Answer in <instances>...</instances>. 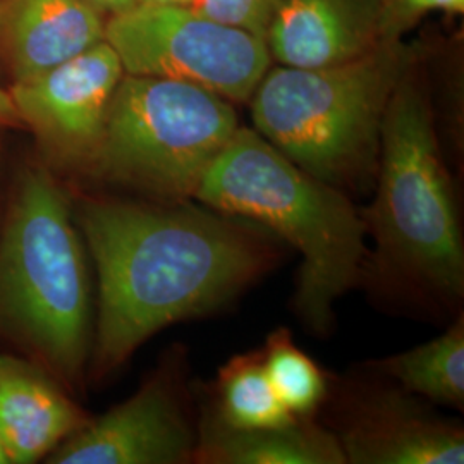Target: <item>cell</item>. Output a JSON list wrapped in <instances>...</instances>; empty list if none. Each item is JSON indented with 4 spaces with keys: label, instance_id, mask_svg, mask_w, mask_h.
I'll return each instance as SVG.
<instances>
[{
    "label": "cell",
    "instance_id": "cell-11",
    "mask_svg": "<svg viewBox=\"0 0 464 464\" xmlns=\"http://www.w3.org/2000/svg\"><path fill=\"white\" fill-rule=\"evenodd\" d=\"M279 66H335L381 47V0H284L266 28Z\"/></svg>",
    "mask_w": 464,
    "mask_h": 464
},
{
    "label": "cell",
    "instance_id": "cell-10",
    "mask_svg": "<svg viewBox=\"0 0 464 464\" xmlns=\"http://www.w3.org/2000/svg\"><path fill=\"white\" fill-rule=\"evenodd\" d=\"M198 442L188 391L178 370L147 382L50 452L53 464H188Z\"/></svg>",
    "mask_w": 464,
    "mask_h": 464
},
{
    "label": "cell",
    "instance_id": "cell-15",
    "mask_svg": "<svg viewBox=\"0 0 464 464\" xmlns=\"http://www.w3.org/2000/svg\"><path fill=\"white\" fill-rule=\"evenodd\" d=\"M365 368L420 399L463 411V314L459 312L442 335L410 351L368 362Z\"/></svg>",
    "mask_w": 464,
    "mask_h": 464
},
{
    "label": "cell",
    "instance_id": "cell-5",
    "mask_svg": "<svg viewBox=\"0 0 464 464\" xmlns=\"http://www.w3.org/2000/svg\"><path fill=\"white\" fill-rule=\"evenodd\" d=\"M0 324L67 381L90 349V279L66 195L45 167H28L0 234Z\"/></svg>",
    "mask_w": 464,
    "mask_h": 464
},
{
    "label": "cell",
    "instance_id": "cell-19",
    "mask_svg": "<svg viewBox=\"0 0 464 464\" xmlns=\"http://www.w3.org/2000/svg\"><path fill=\"white\" fill-rule=\"evenodd\" d=\"M284 0H193L191 5L207 16L266 36L270 19Z\"/></svg>",
    "mask_w": 464,
    "mask_h": 464
},
{
    "label": "cell",
    "instance_id": "cell-20",
    "mask_svg": "<svg viewBox=\"0 0 464 464\" xmlns=\"http://www.w3.org/2000/svg\"><path fill=\"white\" fill-rule=\"evenodd\" d=\"M19 124L21 121L14 109V103L9 97V92L0 88V128H13Z\"/></svg>",
    "mask_w": 464,
    "mask_h": 464
},
{
    "label": "cell",
    "instance_id": "cell-18",
    "mask_svg": "<svg viewBox=\"0 0 464 464\" xmlns=\"http://www.w3.org/2000/svg\"><path fill=\"white\" fill-rule=\"evenodd\" d=\"M433 11L463 14L464 0H381V38L383 44L402 42L416 23Z\"/></svg>",
    "mask_w": 464,
    "mask_h": 464
},
{
    "label": "cell",
    "instance_id": "cell-21",
    "mask_svg": "<svg viewBox=\"0 0 464 464\" xmlns=\"http://www.w3.org/2000/svg\"><path fill=\"white\" fill-rule=\"evenodd\" d=\"M88 2L105 17L128 11V9L134 7L136 4H140V0H88Z\"/></svg>",
    "mask_w": 464,
    "mask_h": 464
},
{
    "label": "cell",
    "instance_id": "cell-6",
    "mask_svg": "<svg viewBox=\"0 0 464 464\" xmlns=\"http://www.w3.org/2000/svg\"><path fill=\"white\" fill-rule=\"evenodd\" d=\"M237 128L234 103L205 88L124 74L92 178L153 201L195 198Z\"/></svg>",
    "mask_w": 464,
    "mask_h": 464
},
{
    "label": "cell",
    "instance_id": "cell-1",
    "mask_svg": "<svg viewBox=\"0 0 464 464\" xmlns=\"http://www.w3.org/2000/svg\"><path fill=\"white\" fill-rule=\"evenodd\" d=\"M80 227L99 276L97 375L167 325L229 304L281 258L266 227L191 199H86Z\"/></svg>",
    "mask_w": 464,
    "mask_h": 464
},
{
    "label": "cell",
    "instance_id": "cell-4",
    "mask_svg": "<svg viewBox=\"0 0 464 464\" xmlns=\"http://www.w3.org/2000/svg\"><path fill=\"white\" fill-rule=\"evenodd\" d=\"M411 64L396 42L335 66L270 67L249 99L253 130L316 179L349 197L366 193L389 100Z\"/></svg>",
    "mask_w": 464,
    "mask_h": 464
},
{
    "label": "cell",
    "instance_id": "cell-12",
    "mask_svg": "<svg viewBox=\"0 0 464 464\" xmlns=\"http://www.w3.org/2000/svg\"><path fill=\"white\" fill-rule=\"evenodd\" d=\"M105 19L88 0H0V64L34 80L103 42Z\"/></svg>",
    "mask_w": 464,
    "mask_h": 464
},
{
    "label": "cell",
    "instance_id": "cell-16",
    "mask_svg": "<svg viewBox=\"0 0 464 464\" xmlns=\"http://www.w3.org/2000/svg\"><path fill=\"white\" fill-rule=\"evenodd\" d=\"M203 411L222 425L241 430L282 427L299 420L277 398L260 349L236 354L220 366Z\"/></svg>",
    "mask_w": 464,
    "mask_h": 464
},
{
    "label": "cell",
    "instance_id": "cell-8",
    "mask_svg": "<svg viewBox=\"0 0 464 464\" xmlns=\"http://www.w3.org/2000/svg\"><path fill=\"white\" fill-rule=\"evenodd\" d=\"M366 370V368H365ZM322 406L346 464H463L464 430L398 383L366 370L334 383Z\"/></svg>",
    "mask_w": 464,
    "mask_h": 464
},
{
    "label": "cell",
    "instance_id": "cell-3",
    "mask_svg": "<svg viewBox=\"0 0 464 464\" xmlns=\"http://www.w3.org/2000/svg\"><path fill=\"white\" fill-rule=\"evenodd\" d=\"M195 199L255 222L298 251L293 308L304 329L327 337L335 303L363 282L368 256L365 220L348 193L316 179L262 134L239 126Z\"/></svg>",
    "mask_w": 464,
    "mask_h": 464
},
{
    "label": "cell",
    "instance_id": "cell-17",
    "mask_svg": "<svg viewBox=\"0 0 464 464\" xmlns=\"http://www.w3.org/2000/svg\"><path fill=\"white\" fill-rule=\"evenodd\" d=\"M260 351L266 377L287 411L296 418H316L331 389L329 375L285 327L270 332Z\"/></svg>",
    "mask_w": 464,
    "mask_h": 464
},
{
    "label": "cell",
    "instance_id": "cell-2",
    "mask_svg": "<svg viewBox=\"0 0 464 464\" xmlns=\"http://www.w3.org/2000/svg\"><path fill=\"white\" fill-rule=\"evenodd\" d=\"M363 282L377 296L439 315L464 298V243L452 178L427 90L406 69L382 121L375 198L362 210Z\"/></svg>",
    "mask_w": 464,
    "mask_h": 464
},
{
    "label": "cell",
    "instance_id": "cell-14",
    "mask_svg": "<svg viewBox=\"0 0 464 464\" xmlns=\"http://www.w3.org/2000/svg\"><path fill=\"white\" fill-rule=\"evenodd\" d=\"M193 463L346 464V459L334 433L316 418L241 430L201 411Z\"/></svg>",
    "mask_w": 464,
    "mask_h": 464
},
{
    "label": "cell",
    "instance_id": "cell-23",
    "mask_svg": "<svg viewBox=\"0 0 464 464\" xmlns=\"http://www.w3.org/2000/svg\"><path fill=\"white\" fill-rule=\"evenodd\" d=\"M9 456H7V452H5V449H4V444H2V440H0V464H9Z\"/></svg>",
    "mask_w": 464,
    "mask_h": 464
},
{
    "label": "cell",
    "instance_id": "cell-7",
    "mask_svg": "<svg viewBox=\"0 0 464 464\" xmlns=\"http://www.w3.org/2000/svg\"><path fill=\"white\" fill-rule=\"evenodd\" d=\"M105 42L126 74L197 84L232 103L249 102L272 67L264 38L183 4L140 2L112 14Z\"/></svg>",
    "mask_w": 464,
    "mask_h": 464
},
{
    "label": "cell",
    "instance_id": "cell-13",
    "mask_svg": "<svg viewBox=\"0 0 464 464\" xmlns=\"http://www.w3.org/2000/svg\"><path fill=\"white\" fill-rule=\"evenodd\" d=\"M86 421L82 410L38 366L0 354V440L11 463H34L50 456Z\"/></svg>",
    "mask_w": 464,
    "mask_h": 464
},
{
    "label": "cell",
    "instance_id": "cell-9",
    "mask_svg": "<svg viewBox=\"0 0 464 464\" xmlns=\"http://www.w3.org/2000/svg\"><path fill=\"white\" fill-rule=\"evenodd\" d=\"M124 67L105 40L7 90L21 124L55 166L93 174L109 107Z\"/></svg>",
    "mask_w": 464,
    "mask_h": 464
},
{
    "label": "cell",
    "instance_id": "cell-22",
    "mask_svg": "<svg viewBox=\"0 0 464 464\" xmlns=\"http://www.w3.org/2000/svg\"><path fill=\"white\" fill-rule=\"evenodd\" d=\"M140 2H149V4H183V5H191L193 0H140Z\"/></svg>",
    "mask_w": 464,
    "mask_h": 464
}]
</instances>
